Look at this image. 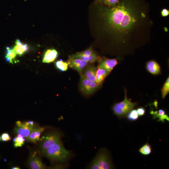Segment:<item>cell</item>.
Listing matches in <instances>:
<instances>
[{"instance_id": "1", "label": "cell", "mask_w": 169, "mask_h": 169, "mask_svg": "<svg viewBox=\"0 0 169 169\" xmlns=\"http://www.w3.org/2000/svg\"><path fill=\"white\" fill-rule=\"evenodd\" d=\"M95 5L101 32L120 52L150 41L154 23L145 0H120L112 8Z\"/></svg>"}, {"instance_id": "2", "label": "cell", "mask_w": 169, "mask_h": 169, "mask_svg": "<svg viewBox=\"0 0 169 169\" xmlns=\"http://www.w3.org/2000/svg\"><path fill=\"white\" fill-rule=\"evenodd\" d=\"M43 154L52 161L62 163L68 160L71 155L70 151L64 148L61 141L46 150Z\"/></svg>"}, {"instance_id": "3", "label": "cell", "mask_w": 169, "mask_h": 169, "mask_svg": "<svg viewBox=\"0 0 169 169\" xmlns=\"http://www.w3.org/2000/svg\"><path fill=\"white\" fill-rule=\"evenodd\" d=\"M125 90V97L124 100L115 103L112 107L114 114L120 118L125 117L137 105L136 103L132 102L128 99L126 90Z\"/></svg>"}, {"instance_id": "4", "label": "cell", "mask_w": 169, "mask_h": 169, "mask_svg": "<svg viewBox=\"0 0 169 169\" xmlns=\"http://www.w3.org/2000/svg\"><path fill=\"white\" fill-rule=\"evenodd\" d=\"M62 135L61 133L56 131L50 132L43 136L40 146L42 153H43L48 148L61 141Z\"/></svg>"}, {"instance_id": "5", "label": "cell", "mask_w": 169, "mask_h": 169, "mask_svg": "<svg viewBox=\"0 0 169 169\" xmlns=\"http://www.w3.org/2000/svg\"><path fill=\"white\" fill-rule=\"evenodd\" d=\"M94 159L99 166L100 169H110L113 168L110 155L105 148H101Z\"/></svg>"}, {"instance_id": "6", "label": "cell", "mask_w": 169, "mask_h": 169, "mask_svg": "<svg viewBox=\"0 0 169 169\" xmlns=\"http://www.w3.org/2000/svg\"><path fill=\"white\" fill-rule=\"evenodd\" d=\"M17 126L14 129L15 132L27 138L35 129L37 127L33 121H28L22 123L20 121L16 122Z\"/></svg>"}, {"instance_id": "7", "label": "cell", "mask_w": 169, "mask_h": 169, "mask_svg": "<svg viewBox=\"0 0 169 169\" xmlns=\"http://www.w3.org/2000/svg\"><path fill=\"white\" fill-rule=\"evenodd\" d=\"M96 82H93L80 74L79 88L80 90L86 95H90L95 91L99 87Z\"/></svg>"}, {"instance_id": "8", "label": "cell", "mask_w": 169, "mask_h": 169, "mask_svg": "<svg viewBox=\"0 0 169 169\" xmlns=\"http://www.w3.org/2000/svg\"><path fill=\"white\" fill-rule=\"evenodd\" d=\"M67 61L69 63V67L77 71L80 75L89 64L87 62L79 58L72 57L70 55Z\"/></svg>"}, {"instance_id": "9", "label": "cell", "mask_w": 169, "mask_h": 169, "mask_svg": "<svg viewBox=\"0 0 169 169\" xmlns=\"http://www.w3.org/2000/svg\"><path fill=\"white\" fill-rule=\"evenodd\" d=\"M98 65L110 73L114 67L118 64L116 59H109L105 57L99 58Z\"/></svg>"}, {"instance_id": "10", "label": "cell", "mask_w": 169, "mask_h": 169, "mask_svg": "<svg viewBox=\"0 0 169 169\" xmlns=\"http://www.w3.org/2000/svg\"><path fill=\"white\" fill-rule=\"evenodd\" d=\"M28 165L32 169H43L47 168L41 159L38 156L34 155H31L29 157Z\"/></svg>"}, {"instance_id": "11", "label": "cell", "mask_w": 169, "mask_h": 169, "mask_svg": "<svg viewBox=\"0 0 169 169\" xmlns=\"http://www.w3.org/2000/svg\"><path fill=\"white\" fill-rule=\"evenodd\" d=\"M97 69L93 64H88L84 69L82 74L88 79L96 82V74Z\"/></svg>"}, {"instance_id": "12", "label": "cell", "mask_w": 169, "mask_h": 169, "mask_svg": "<svg viewBox=\"0 0 169 169\" xmlns=\"http://www.w3.org/2000/svg\"><path fill=\"white\" fill-rule=\"evenodd\" d=\"M58 55V52L55 49H47L44 53L42 62L47 63L52 62L56 59Z\"/></svg>"}, {"instance_id": "13", "label": "cell", "mask_w": 169, "mask_h": 169, "mask_svg": "<svg viewBox=\"0 0 169 169\" xmlns=\"http://www.w3.org/2000/svg\"><path fill=\"white\" fill-rule=\"evenodd\" d=\"M48 128L47 126H43L36 128L26 138V140L29 142L36 143L39 140L41 133Z\"/></svg>"}, {"instance_id": "14", "label": "cell", "mask_w": 169, "mask_h": 169, "mask_svg": "<svg viewBox=\"0 0 169 169\" xmlns=\"http://www.w3.org/2000/svg\"><path fill=\"white\" fill-rule=\"evenodd\" d=\"M13 49L16 54L21 56L27 51L29 49L28 45L22 42L19 39H17L15 42Z\"/></svg>"}, {"instance_id": "15", "label": "cell", "mask_w": 169, "mask_h": 169, "mask_svg": "<svg viewBox=\"0 0 169 169\" xmlns=\"http://www.w3.org/2000/svg\"><path fill=\"white\" fill-rule=\"evenodd\" d=\"M110 72L99 65L97 66L96 74V82L99 85L101 84Z\"/></svg>"}, {"instance_id": "16", "label": "cell", "mask_w": 169, "mask_h": 169, "mask_svg": "<svg viewBox=\"0 0 169 169\" xmlns=\"http://www.w3.org/2000/svg\"><path fill=\"white\" fill-rule=\"evenodd\" d=\"M71 57L77 58L88 63H92L97 61L99 58L95 53L89 56H84L79 54L77 53L70 55Z\"/></svg>"}, {"instance_id": "17", "label": "cell", "mask_w": 169, "mask_h": 169, "mask_svg": "<svg viewBox=\"0 0 169 169\" xmlns=\"http://www.w3.org/2000/svg\"><path fill=\"white\" fill-rule=\"evenodd\" d=\"M147 70L153 74H159L160 73V67L155 61L151 60L148 62L146 64Z\"/></svg>"}, {"instance_id": "18", "label": "cell", "mask_w": 169, "mask_h": 169, "mask_svg": "<svg viewBox=\"0 0 169 169\" xmlns=\"http://www.w3.org/2000/svg\"><path fill=\"white\" fill-rule=\"evenodd\" d=\"M120 0H95V5L101 4L110 8L113 7L118 3Z\"/></svg>"}, {"instance_id": "19", "label": "cell", "mask_w": 169, "mask_h": 169, "mask_svg": "<svg viewBox=\"0 0 169 169\" xmlns=\"http://www.w3.org/2000/svg\"><path fill=\"white\" fill-rule=\"evenodd\" d=\"M16 54L13 49L7 47L5 59L7 62L13 64V61L15 59Z\"/></svg>"}, {"instance_id": "20", "label": "cell", "mask_w": 169, "mask_h": 169, "mask_svg": "<svg viewBox=\"0 0 169 169\" xmlns=\"http://www.w3.org/2000/svg\"><path fill=\"white\" fill-rule=\"evenodd\" d=\"M55 66L59 70L64 72L66 71L69 67V63L67 61H63L62 60H58L55 63Z\"/></svg>"}, {"instance_id": "21", "label": "cell", "mask_w": 169, "mask_h": 169, "mask_svg": "<svg viewBox=\"0 0 169 169\" xmlns=\"http://www.w3.org/2000/svg\"><path fill=\"white\" fill-rule=\"evenodd\" d=\"M152 151L151 147L148 143H147L141 147L139 151L142 155L147 156L150 154Z\"/></svg>"}, {"instance_id": "22", "label": "cell", "mask_w": 169, "mask_h": 169, "mask_svg": "<svg viewBox=\"0 0 169 169\" xmlns=\"http://www.w3.org/2000/svg\"><path fill=\"white\" fill-rule=\"evenodd\" d=\"M14 146L15 147H21L24 144L25 139L24 137L19 134L17 135L13 139Z\"/></svg>"}, {"instance_id": "23", "label": "cell", "mask_w": 169, "mask_h": 169, "mask_svg": "<svg viewBox=\"0 0 169 169\" xmlns=\"http://www.w3.org/2000/svg\"><path fill=\"white\" fill-rule=\"evenodd\" d=\"M136 110H132L129 111L126 115V117L128 120L134 121L137 120L139 118Z\"/></svg>"}, {"instance_id": "24", "label": "cell", "mask_w": 169, "mask_h": 169, "mask_svg": "<svg viewBox=\"0 0 169 169\" xmlns=\"http://www.w3.org/2000/svg\"><path fill=\"white\" fill-rule=\"evenodd\" d=\"M169 92V78L168 77L161 89L162 98L164 99Z\"/></svg>"}, {"instance_id": "25", "label": "cell", "mask_w": 169, "mask_h": 169, "mask_svg": "<svg viewBox=\"0 0 169 169\" xmlns=\"http://www.w3.org/2000/svg\"><path fill=\"white\" fill-rule=\"evenodd\" d=\"M94 53L95 52L93 51L91 47H90L84 51L80 52H77V53L81 55L89 56L92 54Z\"/></svg>"}, {"instance_id": "26", "label": "cell", "mask_w": 169, "mask_h": 169, "mask_svg": "<svg viewBox=\"0 0 169 169\" xmlns=\"http://www.w3.org/2000/svg\"><path fill=\"white\" fill-rule=\"evenodd\" d=\"M11 139V137L8 133H3L0 136V141H10Z\"/></svg>"}, {"instance_id": "27", "label": "cell", "mask_w": 169, "mask_h": 169, "mask_svg": "<svg viewBox=\"0 0 169 169\" xmlns=\"http://www.w3.org/2000/svg\"><path fill=\"white\" fill-rule=\"evenodd\" d=\"M87 168L90 169H100L99 166L94 159L88 166Z\"/></svg>"}, {"instance_id": "28", "label": "cell", "mask_w": 169, "mask_h": 169, "mask_svg": "<svg viewBox=\"0 0 169 169\" xmlns=\"http://www.w3.org/2000/svg\"><path fill=\"white\" fill-rule=\"evenodd\" d=\"M159 119L158 121H161L163 123L164 122V120H166L169 121V117L168 116V115L166 114H164L163 115H162L160 116L159 118Z\"/></svg>"}, {"instance_id": "29", "label": "cell", "mask_w": 169, "mask_h": 169, "mask_svg": "<svg viewBox=\"0 0 169 169\" xmlns=\"http://www.w3.org/2000/svg\"><path fill=\"white\" fill-rule=\"evenodd\" d=\"M161 14L162 17H167L169 15V10L166 8H163L161 11Z\"/></svg>"}, {"instance_id": "30", "label": "cell", "mask_w": 169, "mask_h": 169, "mask_svg": "<svg viewBox=\"0 0 169 169\" xmlns=\"http://www.w3.org/2000/svg\"><path fill=\"white\" fill-rule=\"evenodd\" d=\"M136 111L139 116L143 115L145 113V110L143 107H139L136 110Z\"/></svg>"}, {"instance_id": "31", "label": "cell", "mask_w": 169, "mask_h": 169, "mask_svg": "<svg viewBox=\"0 0 169 169\" xmlns=\"http://www.w3.org/2000/svg\"><path fill=\"white\" fill-rule=\"evenodd\" d=\"M165 114V111L163 110H159L157 114L153 115V118H158L160 116Z\"/></svg>"}, {"instance_id": "32", "label": "cell", "mask_w": 169, "mask_h": 169, "mask_svg": "<svg viewBox=\"0 0 169 169\" xmlns=\"http://www.w3.org/2000/svg\"><path fill=\"white\" fill-rule=\"evenodd\" d=\"M12 169H19V167H13L12 168Z\"/></svg>"}]
</instances>
